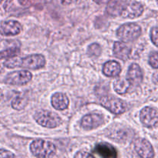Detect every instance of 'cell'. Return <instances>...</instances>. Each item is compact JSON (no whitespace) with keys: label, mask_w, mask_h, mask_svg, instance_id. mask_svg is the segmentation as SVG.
Instances as JSON below:
<instances>
[{"label":"cell","mask_w":158,"mask_h":158,"mask_svg":"<svg viewBox=\"0 0 158 158\" xmlns=\"http://www.w3.org/2000/svg\"><path fill=\"white\" fill-rule=\"evenodd\" d=\"M30 151L37 157H52L56 152L55 145L45 140H36L30 145Z\"/></svg>","instance_id":"obj_1"},{"label":"cell","mask_w":158,"mask_h":158,"mask_svg":"<svg viewBox=\"0 0 158 158\" xmlns=\"http://www.w3.org/2000/svg\"><path fill=\"white\" fill-rule=\"evenodd\" d=\"M34 118L39 124L44 127H56L61 123V119L56 114L44 110L35 113Z\"/></svg>","instance_id":"obj_2"},{"label":"cell","mask_w":158,"mask_h":158,"mask_svg":"<svg viewBox=\"0 0 158 158\" xmlns=\"http://www.w3.org/2000/svg\"><path fill=\"white\" fill-rule=\"evenodd\" d=\"M141 33L140 26L134 23H127L118 29L117 37L123 42H131L137 40Z\"/></svg>","instance_id":"obj_3"},{"label":"cell","mask_w":158,"mask_h":158,"mask_svg":"<svg viewBox=\"0 0 158 158\" xmlns=\"http://www.w3.org/2000/svg\"><path fill=\"white\" fill-rule=\"evenodd\" d=\"M46 64L45 57L41 54H32L25 58L18 57L17 67L26 68L29 69H38L43 67Z\"/></svg>","instance_id":"obj_4"},{"label":"cell","mask_w":158,"mask_h":158,"mask_svg":"<svg viewBox=\"0 0 158 158\" xmlns=\"http://www.w3.org/2000/svg\"><path fill=\"white\" fill-rule=\"evenodd\" d=\"M100 103L103 107L115 114H123L127 108L124 101L113 97H103L100 100Z\"/></svg>","instance_id":"obj_5"},{"label":"cell","mask_w":158,"mask_h":158,"mask_svg":"<svg viewBox=\"0 0 158 158\" xmlns=\"http://www.w3.org/2000/svg\"><path fill=\"white\" fill-rule=\"evenodd\" d=\"M143 7L140 3L136 1H130L121 6L120 15L123 18L134 19L142 15Z\"/></svg>","instance_id":"obj_6"},{"label":"cell","mask_w":158,"mask_h":158,"mask_svg":"<svg viewBox=\"0 0 158 158\" xmlns=\"http://www.w3.org/2000/svg\"><path fill=\"white\" fill-rule=\"evenodd\" d=\"M32 79V74L27 70L14 71L6 76L5 83L9 85H24Z\"/></svg>","instance_id":"obj_7"},{"label":"cell","mask_w":158,"mask_h":158,"mask_svg":"<svg viewBox=\"0 0 158 158\" xmlns=\"http://www.w3.org/2000/svg\"><path fill=\"white\" fill-rule=\"evenodd\" d=\"M104 122V118L100 114H87L83 117L81 121V126L86 131L95 129L101 126Z\"/></svg>","instance_id":"obj_8"},{"label":"cell","mask_w":158,"mask_h":158,"mask_svg":"<svg viewBox=\"0 0 158 158\" xmlns=\"http://www.w3.org/2000/svg\"><path fill=\"white\" fill-rule=\"evenodd\" d=\"M140 121L147 127H153L158 123V112L151 107H145L140 112Z\"/></svg>","instance_id":"obj_9"},{"label":"cell","mask_w":158,"mask_h":158,"mask_svg":"<svg viewBox=\"0 0 158 158\" xmlns=\"http://www.w3.org/2000/svg\"><path fill=\"white\" fill-rule=\"evenodd\" d=\"M135 151L141 157L149 158L154 156V149L148 140L145 139H137L134 143Z\"/></svg>","instance_id":"obj_10"},{"label":"cell","mask_w":158,"mask_h":158,"mask_svg":"<svg viewBox=\"0 0 158 158\" xmlns=\"http://www.w3.org/2000/svg\"><path fill=\"white\" fill-rule=\"evenodd\" d=\"M127 80H129L131 85L139 86L143 80V73L140 66L136 63L131 65L128 69Z\"/></svg>","instance_id":"obj_11"},{"label":"cell","mask_w":158,"mask_h":158,"mask_svg":"<svg viewBox=\"0 0 158 158\" xmlns=\"http://www.w3.org/2000/svg\"><path fill=\"white\" fill-rule=\"evenodd\" d=\"M2 33L6 35H15L20 33L23 29L22 25L19 22L10 20L2 23Z\"/></svg>","instance_id":"obj_12"},{"label":"cell","mask_w":158,"mask_h":158,"mask_svg":"<svg viewBox=\"0 0 158 158\" xmlns=\"http://www.w3.org/2000/svg\"><path fill=\"white\" fill-rule=\"evenodd\" d=\"M131 49L125 43L116 42L114 46V55L122 60H127L131 55Z\"/></svg>","instance_id":"obj_13"},{"label":"cell","mask_w":158,"mask_h":158,"mask_svg":"<svg viewBox=\"0 0 158 158\" xmlns=\"http://www.w3.org/2000/svg\"><path fill=\"white\" fill-rule=\"evenodd\" d=\"M52 105L58 110H63L69 106V99L67 96L62 93H56L52 97Z\"/></svg>","instance_id":"obj_14"},{"label":"cell","mask_w":158,"mask_h":158,"mask_svg":"<svg viewBox=\"0 0 158 158\" xmlns=\"http://www.w3.org/2000/svg\"><path fill=\"white\" fill-rule=\"evenodd\" d=\"M121 66L117 62L111 60L108 61L103 65V73L105 76L109 77H117L120 73Z\"/></svg>","instance_id":"obj_15"},{"label":"cell","mask_w":158,"mask_h":158,"mask_svg":"<svg viewBox=\"0 0 158 158\" xmlns=\"http://www.w3.org/2000/svg\"><path fill=\"white\" fill-rule=\"evenodd\" d=\"M95 152L103 157H116L117 151L114 147L106 143H99L96 146Z\"/></svg>","instance_id":"obj_16"},{"label":"cell","mask_w":158,"mask_h":158,"mask_svg":"<svg viewBox=\"0 0 158 158\" xmlns=\"http://www.w3.org/2000/svg\"><path fill=\"white\" fill-rule=\"evenodd\" d=\"M131 83L127 79L120 78L116 80L114 83V88L118 94H124L127 92Z\"/></svg>","instance_id":"obj_17"},{"label":"cell","mask_w":158,"mask_h":158,"mask_svg":"<svg viewBox=\"0 0 158 158\" xmlns=\"http://www.w3.org/2000/svg\"><path fill=\"white\" fill-rule=\"evenodd\" d=\"M28 103V100L24 97L22 96H18L15 97L12 102V106L13 109L17 110H21L24 109Z\"/></svg>","instance_id":"obj_18"},{"label":"cell","mask_w":158,"mask_h":158,"mask_svg":"<svg viewBox=\"0 0 158 158\" xmlns=\"http://www.w3.org/2000/svg\"><path fill=\"white\" fill-rule=\"evenodd\" d=\"M19 52V49L17 47L9 48V49L3 50L0 52V60L2 59H9L10 57H13L17 56V54Z\"/></svg>","instance_id":"obj_19"},{"label":"cell","mask_w":158,"mask_h":158,"mask_svg":"<svg viewBox=\"0 0 158 158\" xmlns=\"http://www.w3.org/2000/svg\"><path fill=\"white\" fill-rule=\"evenodd\" d=\"M102 49L101 47L97 43H93L88 48L87 52L89 56L92 57H98L101 54Z\"/></svg>","instance_id":"obj_20"},{"label":"cell","mask_w":158,"mask_h":158,"mask_svg":"<svg viewBox=\"0 0 158 158\" xmlns=\"http://www.w3.org/2000/svg\"><path fill=\"white\" fill-rule=\"evenodd\" d=\"M149 63L153 68L158 69V52H153L150 56Z\"/></svg>","instance_id":"obj_21"},{"label":"cell","mask_w":158,"mask_h":158,"mask_svg":"<svg viewBox=\"0 0 158 158\" xmlns=\"http://www.w3.org/2000/svg\"><path fill=\"white\" fill-rule=\"evenodd\" d=\"M151 37L153 43L158 47V27H154L151 29Z\"/></svg>","instance_id":"obj_22"},{"label":"cell","mask_w":158,"mask_h":158,"mask_svg":"<svg viewBox=\"0 0 158 158\" xmlns=\"http://www.w3.org/2000/svg\"><path fill=\"white\" fill-rule=\"evenodd\" d=\"M15 154L9 151L4 149H0V157H14Z\"/></svg>","instance_id":"obj_23"},{"label":"cell","mask_w":158,"mask_h":158,"mask_svg":"<svg viewBox=\"0 0 158 158\" xmlns=\"http://www.w3.org/2000/svg\"><path fill=\"white\" fill-rule=\"evenodd\" d=\"M75 157H94V156L93 154H89V153L86 152V151H80V152L77 153L75 156Z\"/></svg>","instance_id":"obj_24"},{"label":"cell","mask_w":158,"mask_h":158,"mask_svg":"<svg viewBox=\"0 0 158 158\" xmlns=\"http://www.w3.org/2000/svg\"><path fill=\"white\" fill-rule=\"evenodd\" d=\"M18 1L19 2V4H21L22 6H28L32 4L34 0H18Z\"/></svg>","instance_id":"obj_25"},{"label":"cell","mask_w":158,"mask_h":158,"mask_svg":"<svg viewBox=\"0 0 158 158\" xmlns=\"http://www.w3.org/2000/svg\"><path fill=\"white\" fill-rule=\"evenodd\" d=\"M62 3L63 5H70L73 3H77L80 1V0H61Z\"/></svg>","instance_id":"obj_26"},{"label":"cell","mask_w":158,"mask_h":158,"mask_svg":"<svg viewBox=\"0 0 158 158\" xmlns=\"http://www.w3.org/2000/svg\"><path fill=\"white\" fill-rule=\"evenodd\" d=\"M110 1H111V0H94V2L97 4H104V3L109 2Z\"/></svg>","instance_id":"obj_27"},{"label":"cell","mask_w":158,"mask_h":158,"mask_svg":"<svg viewBox=\"0 0 158 158\" xmlns=\"http://www.w3.org/2000/svg\"><path fill=\"white\" fill-rule=\"evenodd\" d=\"M3 71H4V67H3L2 65L0 64V74L2 73Z\"/></svg>","instance_id":"obj_28"},{"label":"cell","mask_w":158,"mask_h":158,"mask_svg":"<svg viewBox=\"0 0 158 158\" xmlns=\"http://www.w3.org/2000/svg\"><path fill=\"white\" fill-rule=\"evenodd\" d=\"M2 41H3V34L2 33V32H0V44H1Z\"/></svg>","instance_id":"obj_29"},{"label":"cell","mask_w":158,"mask_h":158,"mask_svg":"<svg viewBox=\"0 0 158 158\" xmlns=\"http://www.w3.org/2000/svg\"><path fill=\"white\" fill-rule=\"evenodd\" d=\"M3 98V94H2V89H0V102H1V100H2Z\"/></svg>","instance_id":"obj_30"},{"label":"cell","mask_w":158,"mask_h":158,"mask_svg":"<svg viewBox=\"0 0 158 158\" xmlns=\"http://www.w3.org/2000/svg\"><path fill=\"white\" fill-rule=\"evenodd\" d=\"M2 0H0V2H2Z\"/></svg>","instance_id":"obj_31"},{"label":"cell","mask_w":158,"mask_h":158,"mask_svg":"<svg viewBox=\"0 0 158 158\" xmlns=\"http://www.w3.org/2000/svg\"><path fill=\"white\" fill-rule=\"evenodd\" d=\"M157 2H158V0H157Z\"/></svg>","instance_id":"obj_32"}]
</instances>
